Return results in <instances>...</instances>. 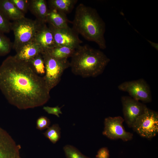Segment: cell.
<instances>
[{
    "label": "cell",
    "instance_id": "9a60e30c",
    "mask_svg": "<svg viewBox=\"0 0 158 158\" xmlns=\"http://www.w3.org/2000/svg\"><path fill=\"white\" fill-rule=\"evenodd\" d=\"M0 11L9 20L13 21L25 17L10 0H0Z\"/></svg>",
    "mask_w": 158,
    "mask_h": 158
},
{
    "label": "cell",
    "instance_id": "5bb4252c",
    "mask_svg": "<svg viewBox=\"0 0 158 158\" xmlns=\"http://www.w3.org/2000/svg\"><path fill=\"white\" fill-rule=\"evenodd\" d=\"M29 10L35 16L37 20L46 23L49 11L47 1L45 0H30Z\"/></svg>",
    "mask_w": 158,
    "mask_h": 158
},
{
    "label": "cell",
    "instance_id": "6da1fadb",
    "mask_svg": "<svg viewBox=\"0 0 158 158\" xmlns=\"http://www.w3.org/2000/svg\"><path fill=\"white\" fill-rule=\"evenodd\" d=\"M0 90L9 103L20 109L42 106L50 97L43 77L30 63L14 56L8 57L0 66Z\"/></svg>",
    "mask_w": 158,
    "mask_h": 158
},
{
    "label": "cell",
    "instance_id": "3957f363",
    "mask_svg": "<svg viewBox=\"0 0 158 158\" xmlns=\"http://www.w3.org/2000/svg\"><path fill=\"white\" fill-rule=\"evenodd\" d=\"M71 58L72 72L83 78L99 75L110 61L103 52L86 45L80 46Z\"/></svg>",
    "mask_w": 158,
    "mask_h": 158
},
{
    "label": "cell",
    "instance_id": "44dd1931",
    "mask_svg": "<svg viewBox=\"0 0 158 158\" xmlns=\"http://www.w3.org/2000/svg\"><path fill=\"white\" fill-rule=\"evenodd\" d=\"M12 47V45L9 39L0 32V56L9 53Z\"/></svg>",
    "mask_w": 158,
    "mask_h": 158
},
{
    "label": "cell",
    "instance_id": "d4e9b609",
    "mask_svg": "<svg viewBox=\"0 0 158 158\" xmlns=\"http://www.w3.org/2000/svg\"><path fill=\"white\" fill-rule=\"evenodd\" d=\"M51 122L50 120L46 116L39 117L36 121V128L40 130L47 128L49 126Z\"/></svg>",
    "mask_w": 158,
    "mask_h": 158
},
{
    "label": "cell",
    "instance_id": "7a4b0ae2",
    "mask_svg": "<svg viewBox=\"0 0 158 158\" xmlns=\"http://www.w3.org/2000/svg\"><path fill=\"white\" fill-rule=\"evenodd\" d=\"M71 23L72 28L86 40L94 42L101 49L106 48L105 23L95 9L79 4Z\"/></svg>",
    "mask_w": 158,
    "mask_h": 158
},
{
    "label": "cell",
    "instance_id": "d6986e66",
    "mask_svg": "<svg viewBox=\"0 0 158 158\" xmlns=\"http://www.w3.org/2000/svg\"><path fill=\"white\" fill-rule=\"evenodd\" d=\"M45 137L53 143H56L61 138V128L57 124L49 127L43 133Z\"/></svg>",
    "mask_w": 158,
    "mask_h": 158
},
{
    "label": "cell",
    "instance_id": "5b68a950",
    "mask_svg": "<svg viewBox=\"0 0 158 158\" xmlns=\"http://www.w3.org/2000/svg\"><path fill=\"white\" fill-rule=\"evenodd\" d=\"M41 54L45 66V75L43 77L50 91L59 83L64 71L70 67V63L68 59H56L46 51H42Z\"/></svg>",
    "mask_w": 158,
    "mask_h": 158
},
{
    "label": "cell",
    "instance_id": "9c48e42d",
    "mask_svg": "<svg viewBox=\"0 0 158 158\" xmlns=\"http://www.w3.org/2000/svg\"><path fill=\"white\" fill-rule=\"evenodd\" d=\"M48 27L53 35L56 46H66L76 49L83 42L79 34L69 26L59 28L49 24Z\"/></svg>",
    "mask_w": 158,
    "mask_h": 158
},
{
    "label": "cell",
    "instance_id": "8992f818",
    "mask_svg": "<svg viewBox=\"0 0 158 158\" xmlns=\"http://www.w3.org/2000/svg\"><path fill=\"white\" fill-rule=\"evenodd\" d=\"M141 137L150 139L158 133L157 112L148 108L136 120L132 128Z\"/></svg>",
    "mask_w": 158,
    "mask_h": 158
},
{
    "label": "cell",
    "instance_id": "277c9868",
    "mask_svg": "<svg viewBox=\"0 0 158 158\" xmlns=\"http://www.w3.org/2000/svg\"><path fill=\"white\" fill-rule=\"evenodd\" d=\"M41 23L25 17L11 23V30L14 36L12 48L16 52L23 46L32 41Z\"/></svg>",
    "mask_w": 158,
    "mask_h": 158
},
{
    "label": "cell",
    "instance_id": "ac0fdd59",
    "mask_svg": "<svg viewBox=\"0 0 158 158\" xmlns=\"http://www.w3.org/2000/svg\"><path fill=\"white\" fill-rule=\"evenodd\" d=\"M75 49L67 47L55 46L47 51L51 56L58 59H68L71 57Z\"/></svg>",
    "mask_w": 158,
    "mask_h": 158
},
{
    "label": "cell",
    "instance_id": "83f0119b",
    "mask_svg": "<svg viewBox=\"0 0 158 158\" xmlns=\"http://www.w3.org/2000/svg\"><path fill=\"white\" fill-rule=\"evenodd\" d=\"M149 42L153 47L156 48V49H157V50H158V45H157V44L153 43L150 41H149Z\"/></svg>",
    "mask_w": 158,
    "mask_h": 158
},
{
    "label": "cell",
    "instance_id": "2e32d148",
    "mask_svg": "<svg viewBox=\"0 0 158 158\" xmlns=\"http://www.w3.org/2000/svg\"><path fill=\"white\" fill-rule=\"evenodd\" d=\"M46 23L59 28L68 27L69 23L71 22L68 18L66 15L56 10L49 8Z\"/></svg>",
    "mask_w": 158,
    "mask_h": 158
},
{
    "label": "cell",
    "instance_id": "7402d4cb",
    "mask_svg": "<svg viewBox=\"0 0 158 158\" xmlns=\"http://www.w3.org/2000/svg\"><path fill=\"white\" fill-rule=\"evenodd\" d=\"M67 158H90L82 154L77 148L70 145H66L63 147Z\"/></svg>",
    "mask_w": 158,
    "mask_h": 158
},
{
    "label": "cell",
    "instance_id": "484cf974",
    "mask_svg": "<svg viewBox=\"0 0 158 158\" xmlns=\"http://www.w3.org/2000/svg\"><path fill=\"white\" fill-rule=\"evenodd\" d=\"M61 108L58 106L54 107L44 106L43 107V110L48 114L55 115L58 117H59V114H62Z\"/></svg>",
    "mask_w": 158,
    "mask_h": 158
},
{
    "label": "cell",
    "instance_id": "4fadbf2b",
    "mask_svg": "<svg viewBox=\"0 0 158 158\" xmlns=\"http://www.w3.org/2000/svg\"><path fill=\"white\" fill-rule=\"evenodd\" d=\"M42 51L40 47L34 40L23 46L14 56L19 60L30 63Z\"/></svg>",
    "mask_w": 158,
    "mask_h": 158
},
{
    "label": "cell",
    "instance_id": "cb8c5ba5",
    "mask_svg": "<svg viewBox=\"0 0 158 158\" xmlns=\"http://www.w3.org/2000/svg\"><path fill=\"white\" fill-rule=\"evenodd\" d=\"M24 14L29 10L30 0H10Z\"/></svg>",
    "mask_w": 158,
    "mask_h": 158
},
{
    "label": "cell",
    "instance_id": "52a82bcc",
    "mask_svg": "<svg viewBox=\"0 0 158 158\" xmlns=\"http://www.w3.org/2000/svg\"><path fill=\"white\" fill-rule=\"evenodd\" d=\"M119 90L127 92L133 99L145 103L152 100L150 87L143 79L124 82L118 86Z\"/></svg>",
    "mask_w": 158,
    "mask_h": 158
},
{
    "label": "cell",
    "instance_id": "e0dca14e",
    "mask_svg": "<svg viewBox=\"0 0 158 158\" xmlns=\"http://www.w3.org/2000/svg\"><path fill=\"white\" fill-rule=\"evenodd\" d=\"M77 0H49L47 2L49 9H54L67 15L72 11Z\"/></svg>",
    "mask_w": 158,
    "mask_h": 158
},
{
    "label": "cell",
    "instance_id": "30bf717a",
    "mask_svg": "<svg viewBox=\"0 0 158 158\" xmlns=\"http://www.w3.org/2000/svg\"><path fill=\"white\" fill-rule=\"evenodd\" d=\"M121 101L124 120L129 127L132 128L137 118L145 113L148 108L130 97L123 96Z\"/></svg>",
    "mask_w": 158,
    "mask_h": 158
},
{
    "label": "cell",
    "instance_id": "ba28073f",
    "mask_svg": "<svg viewBox=\"0 0 158 158\" xmlns=\"http://www.w3.org/2000/svg\"><path fill=\"white\" fill-rule=\"evenodd\" d=\"M124 121V118L119 116L106 118L103 135L111 140L121 139L124 141L131 140L133 135L125 130L123 125Z\"/></svg>",
    "mask_w": 158,
    "mask_h": 158
},
{
    "label": "cell",
    "instance_id": "8fae6325",
    "mask_svg": "<svg viewBox=\"0 0 158 158\" xmlns=\"http://www.w3.org/2000/svg\"><path fill=\"white\" fill-rule=\"evenodd\" d=\"M20 145L0 126V158H21Z\"/></svg>",
    "mask_w": 158,
    "mask_h": 158
},
{
    "label": "cell",
    "instance_id": "4316f807",
    "mask_svg": "<svg viewBox=\"0 0 158 158\" xmlns=\"http://www.w3.org/2000/svg\"><path fill=\"white\" fill-rule=\"evenodd\" d=\"M109 152L107 147L100 149L97 152L95 158H109Z\"/></svg>",
    "mask_w": 158,
    "mask_h": 158
},
{
    "label": "cell",
    "instance_id": "7c38bea8",
    "mask_svg": "<svg viewBox=\"0 0 158 158\" xmlns=\"http://www.w3.org/2000/svg\"><path fill=\"white\" fill-rule=\"evenodd\" d=\"M34 40L40 47L42 51H47L56 46L52 33L46 23L41 25Z\"/></svg>",
    "mask_w": 158,
    "mask_h": 158
},
{
    "label": "cell",
    "instance_id": "ffe728a7",
    "mask_svg": "<svg viewBox=\"0 0 158 158\" xmlns=\"http://www.w3.org/2000/svg\"><path fill=\"white\" fill-rule=\"evenodd\" d=\"M30 63L37 74L39 75L45 74V66L41 54L34 58Z\"/></svg>",
    "mask_w": 158,
    "mask_h": 158
},
{
    "label": "cell",
    "instance_id": "603a6c76",
    "mask_svg": "<svg viewBox=\"0 0 158 158\" xmlns=\"http://www.w3.org/2000/svg\"><path fill=\"white\" fill-rule=\"evenodd\" d=\"M11 23L0 11V32L8 33L11 30Z\"/></svg>",
    "mask_w": 158,
    "mask_h": 158
}]
</instances>
